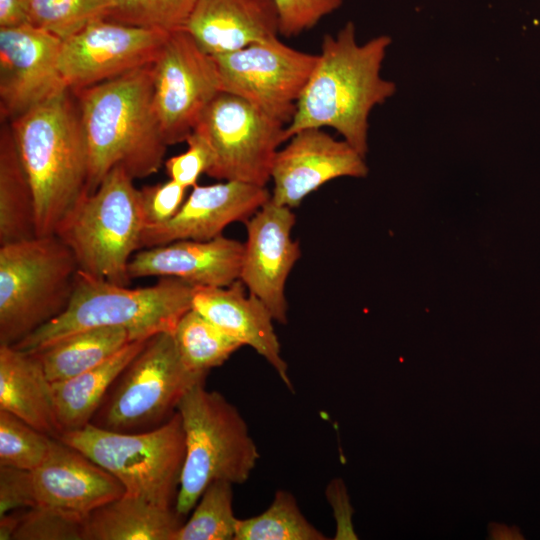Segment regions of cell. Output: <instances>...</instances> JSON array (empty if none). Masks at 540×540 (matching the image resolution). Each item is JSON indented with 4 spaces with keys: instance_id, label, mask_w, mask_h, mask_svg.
<instances>
[{
    "instance_id": "30bf717a",
    "label": "cell",
    "mask_w": 540,
    "mask_h": 540,
    "mask_svg": "<svg viewBox=\"0 0 540 540\" xmlns=\"http://www.w3.org/2000/svg\"><path fill=\"white\" fill-rule=\"evenodd\" d=\"M286 124L246 100L221 91L204 109L193 131L212 153L208 176L266 187Z\"/></svg>"
},
{
    "instance_id": "5bb4252c",
    "label": "cell",
    "mask_w": 540,
    "mask_h": 540,
    "mask_svg": "<svg viewBox=\"0 0 540 540\" xmlns=\"http://www.w3.org/2000/svg\"><path fill=\"white\" fill-rule=\"evenodd\" d=\"M61 42L31 24L0 28L1 121L68 90L58 66Z\"/></svg>"
},
{
    "instance_id": "d6986e66",
    "label": "cell",
    "mask_w": 540,
    "mask_h": 540,
    "mask_svg": "<svg viewBox=\"0 0 540 540\" xmlns=\"http://www.w3.org/2000/svg\"><path fill=\"white\" fill-rule=\"evenodd\" d=\"M244 243L220 235L207 241L177 240L133 255L130 279L174 277L200 287H224L239 279Z\"/></svg>"
},
{
    "instance_id": "603a6c76",
    "label": "cell",
    "mask_w": 540,
    "mask_h": 540,
    "mask_svg": "<svg viewBox=\"0 0 540 540\" xmlns=\"http://www.w3.org/2000/svg\"><path fill=\"white\" fill-rule=\"evenodd\" d=\"M182 517L175 507L124 494L85 517L84 540H173Z\"/></svg>"
},
{
    "instance_id": "d590c367",
    "label": "cell",
    "mask_w": 540,
    "mask_h": 540,
    "mask_svg": "<svg viewBox=\"0 0 540 540\" xmlns=\"http://www.w3.org/2000/svg\"><path fill=\"white\" fill-rule=\"evenodd\" d=\"M186 190L171 179L139 189L146 226L160 225L173 218L185 200Z\"/></svg>"
},
{
    "instance_id": "d4e9b609",
    "label": "cell",
    "mask_w": 540,
    "mask_h": 540,
    "mask_svg": "<svg viewBox=\"0 0 540 540\" xmlns=\"http://www.w3.org/2000/svg\"><path fill=\"white\" fill-rule=\"evenodd\" d=\"M37 237L34 193L9 121L0 126V246Z\"/></svg>"
},
{
    "instance_id": "7c38bea8",
    "label": "cell",
    "mask_w": 540,
    "mask_h": 540,
    "mask_svg": "<svg viewBox=\"0 0 540 540\" xmlns=\"http://www.w3.org/2000/svg\"><path fill=\"white\" fill-rule=\"evenodd\" d=\"M153 104L166 144L185 142L222 91L213 55L184 29L169 33L151 65Z\"/></svg>"
},
{
    "instance_id": "e575fe53",
    "label": "cell",
    "mask_w": 540,
    "mask_h": 540,
    "mask_svg": "<svg viewBox=\"0 0 540 540\" xmlns=\"http://www.w3.org/2000/svg\"><path fill=\"white\" fill-rule=\"evenodd\" d=\"M187 150L164 162L169 179L185 188L197 185L201 174L207 173L212 164V153L205 139L195 131L185 141Z\"/></svg>"
},
{
    "instance_id": "f35d334b",
    "label": "cell",
    "mask_w": 540,
    "mask_h": 540,
    "mask_svg": "<svg viewBox=\"0 0 540 540\" xmlns=\"http://www.w3.org/2000/svg\"><path fill=\"white\" fill-rule=\"evenodd\" d=\"M30 0H0V28L29 24Z\"/></svg>"
},
{
    "instance_id": "9c48e42d",
    "label": "cell",
    "mask_w": 540,
    "mask_h": 540,
    "mask_svg": "<svg viewBox=\"0 0 540 540\" xmlns=\"http://www.w3.org/2000/svg\"><path fill=\"white\" fill-rule=\"evenodd\" d=\"M207 374L183 362L173 332L150 337L113 383L91 424L115 432L152 430L168 421L183 396Z\"/></svg>"
},
{
    "instance_id": "4316f807",
    "label": "cell",
    "mask_w": 540,
    "mask_h": 540,
    "mask_svg": "<svg viewBox=\"0 0 540 540\" xmlns=\"http://www.w3.org/2000/svg\"><path fill=\"white\" fill-rule=\"evenodd\" d=\"M173 336L185 365L203 374L221 366L242 347L192 308L180 318Z\"/></svg>"
},
{
    "instance_id": "9a60e30c",
    "label": "cell",
    "mask_w": 540,
    "mask_h": 540,
    "mask_svg": "<svg viewBox=\"0 0 540 540\" xmlns=\"http://www.w3.org/2000/svg\"><path fill=\"white\" fill-rule=\"evenodd\" d=\"M295 215L270 199L245 221L247 238L239 280L269 309L275 321L286 324L287 278L301 257L298 241L291 237Z\"/></svg>"
},
{
    "instance_id": "836d02e7",
    "label": "cell",
    "mask_w": 540,
    "mask_h": 540,
    "mask_svg": "<svg viewBox=\"0 0 540 540\" xmlns=\"http://www.w3.org/2000/svg\"><path fill=\"white\" fill-rule=\"evenodd\" d=\"M279 14L280 35L299 36L339 9L343 0H274Z\"/></svg>"
},
{
    "instance_id": "74e56055",
    "label": "cell",
    "mask_w": 540,
    "mask_h": 540,
    "mask_svg": "<svg viewBox=\"0 0 540 540\" xmlns=\"http://www.w3.org/2000/svg\"><path fill=\"white\" fill-rule=\"evenodd\" d=\"M327 498L333 508L334 517L337 521V532L335 539L355 540L356 536L351 516L353 509L350 505L344 483L340 479L333 480L327 488Z\"/></svg>"
},
{
    "instance_id": "7402d4cb",
    "label": "cell",
    "mask_w": 540,
    "mask_h": 540,
    "mask_svg": "<svg viewBox=\"0 0 540 540\" xmlns=\"http://www.w3.org/2000/svg\"><path fill=\"white\" fill-rule=\"evenodd\" d=\"M0 409L58 439L51 383L34 353L0 345Z\"/></svg>"
},
{
    "instance_id": "3957f363",
    "label": "cell",
    "mask_w": 540,
    "mask_h": 540,
    "mask_svg": "<svg viewBox=\"0 0 540 540\" xmlns=\"http://www.w3.org/2000/svg\"><path fill=\"white\" fill-rule=\"evenodd\" d=\"M35 200L37 236L55 235L87 195L89 159L68 89L9 121Z\"/></svg>"
},
{
    "instance_id": "f546056e",
    "label": "cell",
    "mask_w": 540,
    "mask_h": 540,
    "mask_svg": "<svg viewBox=\"0 0 540 540\" xmlns=\"http://www.w3.org/2000/svg\"><path fill=\"white\" fill-rule=\"evenodd\" d=\"M197 0H107L105 19L172 32L183 29Z\"/></svg>"
},
{
    "instance_id": "4dcf8cb0",
    "label": "cell",
    "mask_w": 540,
    "mask_h": 540,
    "mask_svg": "<svg viewBox=\"0 0 540 540\" xmlns=\"http://www.w3.org/2000/svg\"><path fill=\"white\" fill-rule=\"evenodd\" d=\"M106 11L107 0H30L29 24L64 40Z\"/></svg>"
},
{
    "instance_id": "ab89813d",
    "label": "cell",
    "mask_w": 540,
    "mask_h": 540,
    "mask_svg": "<svg viewBox=\"0 0 540 540\" xmlns=\"http://www.w3.org/2000/svg\"><path fill=\"white\" fill-rule=\"evenodd\" d=\"M21 513L11 511L0 517V540H11L17 529Z\"/></svg>"
},
{
    "instance_id": "44dd1931",
    "label": "cell",
    "mask_w": 540,
    "mask_h": 540,
    "mask_svg": "<svg viewBox=\"0 0 540 540\" xmlns=\"http://www.w3.org/2000/svg\"><path fill=\"white\" fill-rule=\"evenodd\" d=\"M183 29L218 55L278 38L280 21L274 0H197Z\"/></svg>"
},
{
    "instance_id": "ffe728a7",
    "label": "cell",
    "mask_w": 540,
    "mask_h": 540,
    "mask_svg": "<svg viewBox=\"0 0 540 540\" xmlns=\"http://www.w3.org/2000/svg\"><path fill=\"white\" fill-rule=\"evenodd\" d=\"M245 288L239 279L224 287L196 286L191 308L242 346L254 349L294 393L274 330L275 320L265 304Z\"/></svg>"
},
{
    "instance_id": "8d00e7d4",
    "label": "cell",
    "mask_w": 540,
    "mask_h": 540,
    "mask_svg": "<svg viewBox=\"0 0 540 540\" xmlns=\"http://www.w3.org/2000/svg\"><path fill=\"white\" fill-rule=\"evenodd\" d=\"M37 505L32 471L0 466V517Z\"/></svg>"
},
{
    "instance_id": "6da1fadb",
    "label": "cell",
    "mask_w": 540,
    "mask_h": 540,
    "mask_svg": "<svg viewBox=\"0 0 540 540\" xmlns=\"http://www.w3.org/2000/svg\"><path fill=\"white\" fill-rule=\"evenodd\" d=\"M391 42L390 36L379 35L358 43L352 21L335 35H324L316 65L286 126L287 140L303 129L328 127L365 157L370 113L396 92L395 83L381 76Z\"/></svg>"
},
{
    "instance_id": "cb8c5ba5",
    "label": "cell",
    "mask_w": 540,
    "mask_h": 540,
    "mask_svg": "<svg viewBox=\"0 0 540 540\" xmlns=\"http://www.w3.org/2000/svg\"><path fill=\"white\" fill-rule=\"evenodd\" d=\"M148 339L127 344L114 356L82 374L51 383L61 434L91 423L113 383L143 349Z\"/></svg>"
},
{
    "instance_id": "5b68a950",
    "label": "cell",
    "mask_w": 540,
    "mask_h": 540,
    "mask_svg": "<svg viewBox=\"0 0 540 540\" xmlns=\"http://www.w3.org/2000/svg\"><path fill=\"white\" fill-rule=\"evenodd\" d=\"M185 434V459L175 509L186 516L214 481L245 483L260 454L236 406L205 382L194 385L180 400Z\"/></svg>"
},
{
    "instance_id": "1f68e13d",
    "label": "cell",
    "mask_w": 540,
    "mask_h": 540,
    "mask_svg": "<svg viewBox=\"0 0 540 540\" xmlns=\"http://www.w3.org/2000/svg\"><path fill=\"white\" fill-rule=\"evenodd\" d=\"M53 439L0 409V466L35 470L46 459Z\"/></svg>"
},
{
    "instance_id": "d6a6232c",
    "label": "cell",
    "mask_w": 540,
    "mask_h": 540,
    "mask_svg": "<svg viewBox=\"0 0 540 540\" xmlns=\"http://www.w3.org/2000/svg\"><path fill=\"white\" fill-rule=\"evenodd\" d=\"M85 517L45 505L21 513L12 540H84Z\"/></svg>"
},
{
    "instance_id": "7a4b0ae2",
    "label": "cell",
    "mask_w": 540,
    "mask_h": 540,
    "mask_svg": "<svg viewBox=\"0 0 540 540\" xmlns=\"http://www.w3.org/2000/svg\"><path fill=\"white\" fill-rule=\"evenodd\" d=\"M151 65L71 91L88 150L87 194L116 166L138 179L164 164L168 145L154 109Z\"/></svg>"
},
{
    "instance_id": "2e32d148",
    "label": "cell",
    "mask_w": 540,
    "mask_h": 540,
    "mask_svg": "<svg viewBox=\"0 0 540 540\" xmlns=\"http://www.w3.org/2000/svg\"><path fill=\"white\" fill-rule=\"evenodd\" d=\"M286 142L276 152L271 169V200L276 204L293 209L334 179L368 174L365 157L321 128L300 130Z\"/></svg>"
},
{
    "instance_id": "484cf974",
    "label": "cell",
    "mask_w": 540,
    "mask_h": 540,
    "mask_svg": "<svg viewBox=\"0 0 540 540\" xmlns=\"http://www.w3.org/2000/svg\"><path fill=\"white\" fill-rule=\"evenodd\" d=\"M136 341L120 327H97L76 332L35 352L50 383L82 374Z\"/></svg>"
},
{
    "instance_id": "83f0119b",
    "label": "cell",
    "mask_w": 540,
    "mask_h": 540,
    "mask_svg": "<svg viewBox=\"0 0 540 540\" xmlns=\"http://www.w3.org/2000/svg\"><path fill=\"white\" fill-rule=\"evenodd\" d=\"M301 512L295 497L278 490L270 506L261 514L238 519L234 540H325Z\"/></svg>"
},
{
    "instance_id": "4fadbf2b",
    "label": "cell",
    "mask_w": 540,
    "mask_h": 540,
    "mask_svg": "<svg viewBox=\"0 0 540 540\" xmlns=\"http://www.w3.org/2000/svg\"><path fill=\"white\" fill-rule=\"evenodd\" d=\"M169 33L105 18L94 20L62 40L59 71L72 92L116 78L151 65Z\"/></svg>"
},
{
    "instance_id": "8fae6325",
    "label": "cell",
    "mask_w": 540,
    "mask_h": 540,
    "mask_svg": "<svg viewBox=\"0 0 540 540\" xmlns=\"http://www.w3.org/2000/svg\"><path fill=\"white\" fill-rule=\"evenodd\" d=\"M213 57L222 91L288 125L318 54L292 48L278 37Z\"/></svg>"
},
{
    "instance_id": "ac0fdd59",
    "label": "cell",
    "mask_w": 540,
    "mask_h": 540,
    "mask_svg": "<svg viewBox=\"0 0 540 540\" xmlns=\"http://www.w3.org/2000/svg\"><path fill=\"white\" fill-rule=\"evenodd\" d=\"M32 477L38 505L83 517L125 494L124 486L111 473L56 438Z\"/></svg>"
},
{
    "instance_id": "52a82bcc",
    "label": "cell",
    "mask_w": 540,
    "mask_h": 540,
    "mask_svg": "<svg viewBox=\"0 0 540 540\" xmlns=\"http://www.w3.org/2000/svg\"><path fill=\"white\" fill-rule=\"evenodd\" d=\"M78 270L72 250L57 235L1 245L0 345H15L61 314Z\"/></svg>"
},
{
    "instance_id": "60d3db41",
    "label": "cell",
    "mask_w": 540,
    "mask_h": 540,
    "mask_svg": "<svg viewBox=\"0 0 540 540\" xmlns=\"http://www.w3.org/2000/svg\"><path fill=\"white\" fill-rule=\"evenodd\" d=\"M489 532L492 539H517L518 537V534L514 533L513 529L496 523L489 525Z\"/></svg>"
},
{
    "instance_id": "277c9868",
    "label": "cell",
    "mask_w": 540,
    "mask_h": 540,
    "mask_svg": "<svg viewBox=\"0 0 540 540\" xmlns=\"http://www.w3.org/2000/svg\"><path fill=\"white\" fill-rule=\"evenodd\" d=\"M195 288L174 277H161L152 286L129 288L78 270L66 309L13 347L35 353L66 336L97 327L125 328L136 340L173 332L191 309Z\"/></svg>"
},
{
    "instance_id": "e0dca14e",
    "label": "cell",
    "mask_w": 540,
    "mask_h": 540,
    "mask_svg": "<svg viewBox=\"0 0 540 540\" xmlns=\"http://www.w3.org/2000/svg\"><path fill=\"white\" fill-rule=\"evenodd\" d=\"M270 197L266 187L239 181L197 184L173 218L160 225L145 226L140 247L214 239L228 225L247 221Z\"/></svg>"
},
{
    "instance_id": "ba28073f",
    "label": "cell",
    "mask_w": 540,
    "mask_h": 540,
    "mask_svg": "<svg viewBox=\"0 0 540 540\" xmlns=\"http://www.w3.org/2000/svg\"><path fill=\"white\" fill-rule=\"evenodd\" d=\"M117 478L125 494L175 507L185 459V434L176 412L152 430L124 433L93 424L58 438Z\"/></svg>"
},
{
    "instance_id": "f1b7e54d",
    "label": "cell",
    "mask_w": 540,
    "mask_h": 540,
    "mask_svg": "<svg viewBox=\"0 0 540 540\" xmlns=\"http://www.w3.org/2000/svg\"><path fill=\"white\" fill-rule=\"evenodd\" d=\"M232 487L222 480L209 484L173 540H234L238 518L233 512Z\"/></svg>"
},
{
    "instance_id": "8992f818",
    "label": "cell",
    "mask_w": 540,
    "mask_h": 540,
    "mask_svg": "<svg viewBox=\"0 0 540 540\" xmlns=\"http://www.w3.org/2000/svg\"><path fill=\"white\" fill-rule=\"evenodd\" d=\"M145 226L134 178L116 166L95 191L84 196L55 235L72 250L80 271L128 286L129 263L141 249Z\"/></svg>"
}]
</instances>
